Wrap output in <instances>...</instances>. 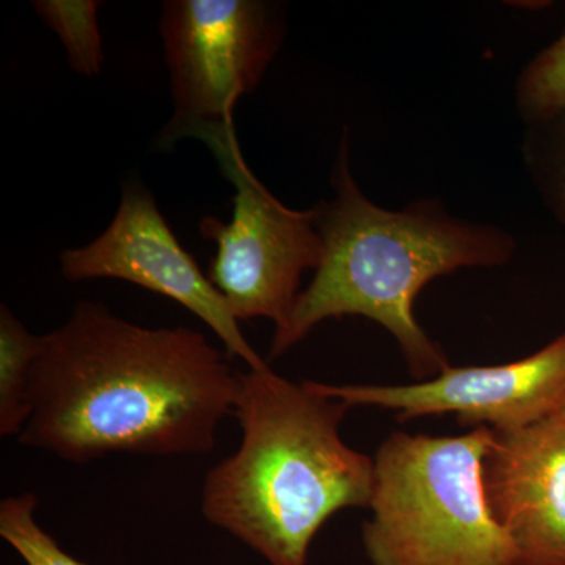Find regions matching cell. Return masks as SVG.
<instances>
[{
	"label": "cell",
	"instance_id": "1",
	"mask_svg": "<svg viewBox=\"0 0 565 565\" xmlns=\"http://www.w3.org/2000/svg\"><path fill=\"white\" fill-rule=\"evenodd\" d=\"M239 390L241 373L202 333L137 326L79 302L43 334L18 444L71 463L206 455Z\"/></svg>",
	"mask_w": 565,
	"mask_h": 565
},
{
	"label": "cell",
	"instance_id": "2",
	"mask_svg": "<svg viewBox=\"0 0 565 565\" xmlns=\"http://www.w3.org/2000/svg\"><path fill=\"white\" fill-rule=\"evenodd\" d=\"M332 185V202L318 206L321 263L288 322L275 330L270 359L291 351L319 323L363 316L393 334L414 377H437L451 364L416 321V297L441 275L508 263L514 239L497 226L452 217L435 200L399 211L377 206L353 180L348 134Z\"/></svg>",
	"mask_w": 565,
	"mask_h": 565
},
{
	"label": "cell",
	"instance_id": "3",
	"mask_svg": "<svg viewBox=\"0 0 565 565\" xmlns=\"http://www.w3.org/2000/svg\"><path fill=\"white\" fill-rule=\"evenodd\" d=\"M349 407L270 366L241 373L243 440L207 471L202 511L269 565H307L330 516L370 508L374 459L344 444Z\"/></svg>",
	"mask_w": 565,
	"mask_h": 565
},
{
	"label": "cell",
	"instance_id": "4",
	"mask_svg": "<svg viewBox=\"0 0 565 565\" xmlns=\"http://www.w3.org/2000/svg\"><path fill=\"white\" fill-rule=\"evenodd\" d=\"M494 430L394 433L374 457L363 544L373 565H515L487 504L482 470Z\"/></svg>",
	"mask_w": 565,
	"mask_h": 565
},
{
	"label": "cell",
	"instance_id": "5",
	"mask_svg": "<svg viewBox=\"0 0 565 565\" xmlns=\"http://www.w3.org/2000/svg\"><path fill=\"white\" fill-rule=\"evenodd\" d=\"M204 143L236 191L232 221L207 215L200 222L203 236L217 245L207 277L237 321L270 319L275 330L281 329L299 299L303 274L321 263L318 206L297 211L278 202L248 169L234 128Z\"/></svg>",
	"mask_w": 565,
	"mask_h": 565
},
{
	"label": "cell",
	"instance_id": "6",
	"mask_svg": "<svg viewBox=\"0 0 565 565\" xmlns=\"http://www.w3.org/2000/svg\"><path fill=\"white\" fill-rule=\"evenodd\" d=\"M159 28L174 104L161 147L234 126V107L262 82L282 40L280 13L263 0H170Z\"/></svg>",
	"mask_w": 565,
	"mask_h": 565
},
{
	"label": "cell",
	"instance_id": "7",
	"mask_svg": "<svg viewBox=\"0 0 565 565\" xmlns=\"http://www.w3.org/2000/svg\"><path fill=\"white\" fill-rule=\"evenodd\" d=\"M61 269L68 281L115 278L161 294L202 319L228 355L243 360L248 370L269 366L245 340L222 294L177 239L154 196L137 182L122 188L117 214L102 236L62 252Z\"/></svg>",
	"mask_w": 565,
	"mask_h": 565
},
{
	"label": "cell",
	"instance_id": "8",
	"mask_svg": "<svg viewBox=\"0 0 565 565\" xmlns=\"http://www.w3.org/2000/svg\"><path fill=\"white\" fill-rule=\"evenodd\" d=\"M349 408L392 411L401 422L430 415L457 416L462 426L497 433L525 429L565 408V332L541 351L497 366H449L412 385H330L311 382Z\"/></svg>",
	"mask_w": 565,
	"mask_h": 565
},
{
	"label": "cell",
	"instance_id": "9",
	"mask_svg": "<svg viewBox=\"0 0 565 565\" xmlns=\"http://www.w3.org/2000/svg\"><path fill=\"white\" fill-rule=\"evenodd\" d=\"M490 514L515 565H565V419L497 433L482 470Z\"/></svg>",
	"mask_w": 565,
	"mask_h": 565
},
{
	"label": "cell",
	"instance_id": "10",
	"mask_svg": "<svg viewBox=\"0 0 565 565\" xmlns=\"http://www.w3.org/2000/svg\"><path fill=\"white\" fill-rule=\"evenodd\" d=\"M43 334L25 329L9 307L0 308V435L20 437L31 418L33 366Z\"/></svg>",
	"mask_w": 565,
	"mask_h": 565
},
{
	"label": "cell",
	"instance_id": "11",
	"mask_svg": "<svg viewBox=\"0 0 565 565\" xmlns=\"http://www.w3.org/2000/svg\"><path fill=\"white\" fill-rule=\"evenodd\" d=\"M96 0H35L33 10L57 35L66 51L71 70L93 77L102 71L104 54Z\"/></svg>",
	"mask_w": 565,
	"mask_h": 565
},
{
	"label": "cell",
	"instance_id": "12",
	"mask_svg": "<svg viewBox=\"0 0 565 565\" xmlns=\"http://www.w3.org/2000/svg\"><path fill=\"white\" fill-rule=\"evenodd\" d=\"M39 498L33 493L9 497L0 503V537L28 565H87L68 555L36 520Z\"/></svg>",
	"mask_w": 565,
	"mask_h": 565
},
{
	"label": "cell",
	"instance_id": "13",
	"mask_svg": "<svg viewBox=\"0 0 565 565\" xmlns=\"http://www.w3.org/2000/svg\"><path fill=\"white\" fill-rule=\"evenodd\" d=\"M516 104L531 126L565 109V31L520 74Z\"/></svg>",
	"mask_w": 565,
	"mask_h": 565
},
{
	"label": "cell",
	"instance_id": "14",
	"mask_svg": "<svg viewBox=\"0 0 565 565\" xmlns=\"http://www.w3.org/2000/svg\"><path fill=\"white\" fill-rule=\"evenodd\" d=\"M527 161L544 199L565 225V109L533 125Z\"/></svg>",
	"mask_w": 565,
	"mask_h": 565
},
{
	"label": "cell",
	"instance_id": "15",
	"mask_svg": "<svg viewBox=\"0 0 565 565\" xmlns=\"http://www.w3.org/2000/svg\"><path fill=\"white\" fill-rule=\"evenodd\" d=\"M557 416H561V418H564V419H565V408H564V411H563V412H561V414H559V415H557Z\"/></svg>",
	"mask_w": 565,
	"mask_h": 565
}]
</instances>
